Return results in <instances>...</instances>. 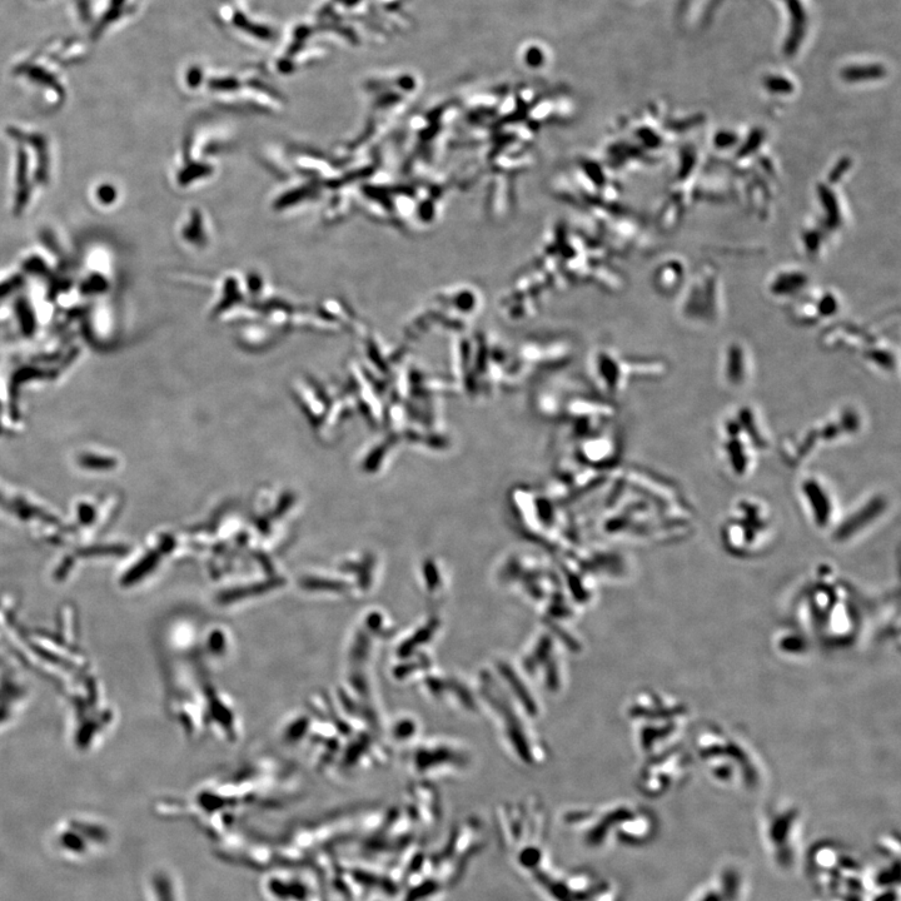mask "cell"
Returning a JSON list of instances; mask_svg holds the SVG:
<instances>
[{
    "label": "cell",
    "mask_w": 901,
    "mask_h": 901,
    "mask_svg": "<svg viewBox=\"0 0 901 901\" xmlns=\"http://www.w3.org/2000/svg\"><path fill=\"white\" fill-rule=\"evenodd\" d=\"M810 878L826 900L866 901L870 890L869 866L835 843H821L808 855Z\"/></svg>",
    "instance_id": "6da1fadb"
},
{
    "label": "cell",
    "mask_w": 901,
    "mask_h": 901,
    "mask_svg": "<svg viewBox=\"0 0 901 901\" xmlns=\"http://www.w3.org/2000/svg\"><path fill=\"white\" fill-rule=\"evenodd\" d=\"M801 814L793 806H776L768 810L761 826V840L776 868L789 871L801 858L803 825Z\"/></svg>",
    "instance_id": "7a4b0ae2"
},
{
    "label": "cell",
    "mask_w": 901,
    "mask_h": 901,
    "mask_svg": "<svg viewBox=\"0 0 901 901\" xmlns=\"http://www.w3.org/2000/svg\"><path fill=\"white\" fill-rule=\"evenodd\" d=\"M820 901H830V900H826V899H824V900H820Z\"/></svg>",
    "instance_id": "3957f363"
}]
</instances>
